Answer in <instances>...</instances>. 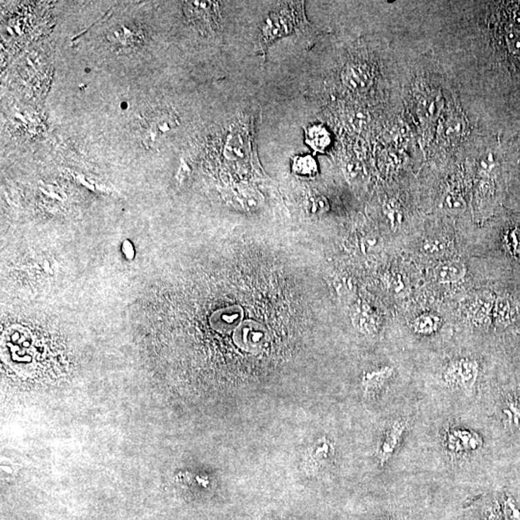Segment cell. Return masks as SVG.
I'll use <instances>...</instances> for the list:
<instances>
[{
  "label": "cell",
  "instance_id": "7",
  "mask_svg": "<svg viewBox=\"0 0 520 520\" xmlns=\"http://www.w3.org/2000/svg\"><path fill=\"white\" fill-rule=\"evenodd\" d=\"M408 426H409V421L399 418L391 423L390 427L388 428L378 451V458L381 466H385L393 456L396 449L400 446Z\"/></svg>",
  "mask_w": 520,
  "mask_h": 520
},
{
  "label": "cell",
  "instance_id": "12",
  "mask_svg": "<svg viewBox=\"0 0 520 520\" xmlns=\"http://www.w3.org/2000/svg\"><path fill=\"white\" fill-rule=\"evenodd\" d=\"M243 312L239 307H232L220 310L214 315L213 324L221 332H230L238 327L242 320Z\"/></svg>",
  "mask_w": 520,
  "mask_h": 520
},
{
  "label": "cell",
  "instance_id": "16",
  "mask_svg": "<svg viewBox=\"0 0 520 520\" xmlns=\"http://www.w3.org/2000/svg\"><path fill=\"white\" fill-rule=\"evenodd\" d=\"M449 242L446 238L441 237H430L421 244V252L425 256L431 257H441L448 250Z\"/></svg>",
  "mask_w": 520,
  "mask_h": 520
},
{
  "label": "cell",
  "instance_id": "5",
  "mask_svg": "<svg viewBox=\"0 0 520 520\" xmlns=\"http://www.w3.org/2000/svg\"><path fill=\"white\" fill-rule=\"evenodd\" d=\"M482 446V437L470 430L451 429L444 436V446L447 453L454 458H463L475 453Z\"/></svg>",
  "mask_w": 520,
  "mask_h": 520
},
{
  "label": "cell",
  "instance_id": "13",
  "mask_svg": "<svg viewBox=\"0 0 520 520\" xmlns=\"http://www.w3.org/2000/svg\"><path fill=\"white\" fill-rule=\"evenodd\" d=\"M441 325V320L439 316L431 313H423L418 316L412 322V328L418 334L430 335L436 332Z\"/></svg>",
  "mask_w": 520,
  "mask_h": 520
},
{
  "label": "cell",
  "instance_id": "8",
  "mask_svg": "<svg viewBox=\"0 0 520 520\" xmlns=\"http://www.w3.org/2000/svg\"><path fill=\"white\" fill-rule=\"evenodd\" d=\"M494 295L490 292L478 294L466 306L469 319L475 324L483 325L492 319V310L495 303Z\"/></svg>",
  "mask_w": 520,
  "mask_h": 520
},
{
  "label": "cell",
  "instance_id": "6",
  "mask_svg": "<svg viewBox=\"0 0 520 520\" xmlns=\"http://www.w3.org/2000/svg\"><path fill=\"white\" fill-rule=\"evenodd\" d=\"M235 343L248 352L259 351L267 341L264 328L254 321H246L235 332Z\"/></svg>",
  "mask_w": 520,
  "mask_h": 520
},
{
  "label": "cell",
  "instance_id": "2",
  "mask_svg": "<svg viewBox=\"0 0 520 520\" xmlns=\"http://www.w3.org/2000/svg\"><path fill=\"white\" fill-rule=\"evenodd\" d=\"M179 118L172 109L157 107L143 114L139 121V137L148 150H158L174 134Z\"/></svg>",
  "mask_w": 520,
  "mask_h": 520
},
{
  "label": "cell",
  "instance_id": "14",
  "mask_svg": "<svg viewBox=\"0 0 520 520\" xmlns=\"http://www.w3.org/2000/svg\"><path fill=\"white\" fill-rule=\"evenodd\" d=\"M292 170L298 176L312 177L317 174V163L312 155H299L294 157Z\"/></svg>",
  "mask_w": 520,
  "mask_h": 520
},
{
  "label": "cell",
  "instance_id": "11",
  "mask_svg": "<svg viewBox=\"0 0 520 520\" xmlns=\"http://www.w3.org/2000/svg\"><path fill=\"white\" fill-rule=\"evenodd\" d=\"M332 138L329 130L322 125H313L306 130V143L314 152H324L330 147Z\"/></svg>",
  "mask_w": 520,
  "mask_h": 520
},
{
  "label": "cell",
  "instance_id": "17",
  "mask_svg": "<svg viewBox=\"0 0 520 520\" xmlns=\"http://www.w3.org/2000/svg\"><path fill=\"white\" fill-rule=\"evenodd\" d=\"M446 206L451 211H463L466 208V203L463 197L457 193H450L446 199Z\"/></svg>",
  "mask_w": 520,
  "mask_h": 520
},
{
  "label": "cell",
  "instance_id": "15",
  "mask_svg": "<svg viewBox=\"0 0 520 520\" xmlns=\"http://www.w3.org/2000/svg\"><path fill=\"white\" fill-rule=\"evenodd\" d=\"M393 368L391 367H383L380 370L368 373L363 379V386L366 388V392L376 390L381 388L388 379L392 376Z\"/></svg>",
  "mask_w": 520,
  "mask_h": 520
},
{
  "label": "cell",
  "instance_id": "10",
  "mask_svg": "<svg viewBox=\"0 0 520 520\" xmlns=\"http://www.w3.org/2000/svg\"><path fill=\"white\" fill-rule=\"evenodd\" d=\"M519 308L516 301L509 296H500L495 299L492 310V319L498 326H508L516 319Z\"/></svg>",
  "mask_w": 520,
  "mask_h": 520
},
{
  "label": "cell",
  "instance_id": "3",
  "mask_svg": "<svg viewBox=\"0 0 520 520\" xmlns=\"http://www.w3.org/2000/svg\"><path fill=\"white\" fill-rule=\"evenodd\" d=\"M478 361L471 359H459L451 361L443 373L447 386L455 390L471 391L477 381Z\"/></svg>",
  "mask_w": 520,
  "mask_h": 520
},
{
  "label": "cell",
  "instance_id": "4",
  "mask_svg": "<svg viewBox=\"0 0 520 520\" xmlns=\"http://www.w3.org/2000/svg\"><path fill=\"white\" fill-rule=\"evenodd\" d=\"M184 13L199 30L214 31L220 26V10L217 2L187 1L183 6Z\"/></svg>",
  "mask_w": 520,
  "mask_h": 520
},
{
  "label": "cell",
  "instance_id": "1",
  "mask_svg": "<svg viewBox=\"0 0 520 520\" xmlns=\"http://www.w3.org/2000/svg\"><path fill=\"white\" fill-rule=\"evenodd\" d=\"M308 23L306 18L303 2H290L272 12L260 26L256 43V50L259 54L266 52L279 39L291 33L305 30Z\"/></svg>",
  "mask_w": 520,
  "mask_h": 520
},
{
  "label": "cell",
  "instance_id": "9",
  "mask_svg": "<svg viewBox=\"0 0 520 520\" xmlns=\"http://www.w3.org/2000/svg\"><path fill=\"white\" fill-rule=\"evenodd\" d=\"M468 267L461 260L450 259L437 264L434 269V278L439 283H458L465 278Z\"/></svg>",
  "mask_w": 520,
  "mask_h": 520
}]
</instances>
